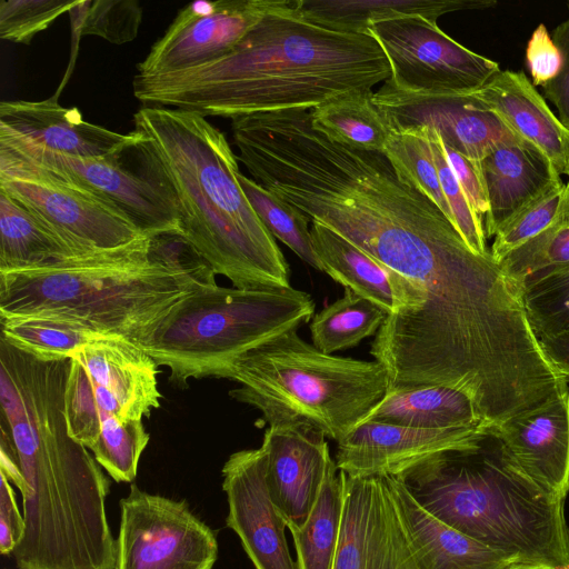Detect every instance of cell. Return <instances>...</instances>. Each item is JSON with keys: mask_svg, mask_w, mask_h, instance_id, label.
Returning a JSON list of instances; mask_svg holds the SVG:
<instances>
[{"mask_svg": "<svg viewBox=\"0 0 569 569\" xmlns=\"http://www.w3.org/2000/svg\"><path fill=\"white\" fill-rule=\"evenodd\" d=\"M487 427L427 429L361 422L338 442L335 460L350 477H398L432 457L469 446Z\"/></svg>", "mask_w": 569, "mask_h": 569, "instance_id": "18", "label": "cell"}, {"mask_svg": "<svg viewBox=\"0 0 569 569\" xmlns=\"http://www.w3.org/2000/svg\"><path fill=\"white\" fill-rule=\"evenodd\" d=\"M137 151L173 192L181 236L236 288H290L289 266L238 181V158L204 116L144 106Z\"/></svg>", "mask_w": 569, "mask_h": 569, "instance_id": "3", "label": "cell"}, {"mask_svg": "<svg viewBox=\"0 0 569 569\" xmlns=\"http://www.w3.org/2000/svg\"><path fill=\"white\" fill-rule=\"evenodd\" d=\"M216 273L180 233L142 236L57 267L0 272V317L42 316L137 343Z\"/></svg>", "mask_w": 569, "mask_h": 569, "instance_id": "4", "label": "cell"}, {"mask_svg": "<svg viewBox=\"0 0 569 569\" xmlns=\"http://www.w3.org/2000/svg\"><path fill=\"white\" fill-rule=\"evenodd\" d=\"M77 1L57 0H1L0 38L14 43L29 44L58 17Z\"/></svg>", "mask_w": 569, "mask_h": 569, "instance_id": "40", "label": "cell"}, {"mask_svg": "<svg viewBox=\"0 0 569 569\" xmlns=\"http://www.w3.org/2000/svg\"><path fill=\"white\" fill-rule=\"evenodd\" d=\"M470 94L540 151L560 176H569V129L522 71L501 70Z\"/></svg>", "mask_w": 569, "mask_h": 569, "instance_id": "22", "label": "cell"}, {"mask_svg": "<svg viewBox=\"0 0 569 569\" xmlns=\"http://www.w3.org/2000/svg\"><path fill=\"white\" fill-rule=\"evenodd\" d=\"M516 283L569 266V223L555 226L508 253L498 262Z\"/></svg>", "mask_w": 569, "mask_h": 569, "instance_id": "38", "label": "cell"}, {"mask_svg": "<svg viewBox=\"0 0 569 569\" xmlns=\"http://www.w3.org/2000/svg\"><path fill=\"white\" fill-rule=\"evenodd\" d=\"M119 506L114 569H213L217 535L186 500L132 483Z\"/></svg>", "mask_w": 569, "mask_h": 569, "instance_id": "10", "label": "cell"}, {"mask_svg": "<svg viewBox=\"0 0 569 569\" xmlns=\"http://www.w3.org/2000/svg\"><path fill=\"white\" fill-rule=\"evenodd\" d=\"M508 569H558V568H551V567L538 566V565H528V563H515Z\"/></svg>", "mask_w": 569, "mask_h": 569, "instance_id": "46", "label": "cell"}, {"mask_svg": "<svg viewBox=\"0 0 569 569\" xmlns=\"http://www.w3.org/2000/svg\"><path fill=\"white\" fill-rule=\"evenodd\" d=\"M311 126L329 140L355 149L385 153L393 132L373 91H351L310 109Z\"/></svg>", "mask_w": 569, "mask_h": 569, "instance_id": "28", "label": "cell"}, {"mask_svg": "<svg viewBox=\"0 0 569 569\" xmlns=\"http://www.w3.org/2000/svg\"><path fill=\"white\" fill-rule=\"evenodd\" d=\"M488 211L486 237L497 231L526 206L562 179L535 147L511 134L499 141L480 161Z\"/></svg>", "mask_w": 569, "mask_h": 569, "instance_id": "23", "label": "cell"}, {"mask_svg": "<svg viewBox=\"0 0 569 569\" xmlns=\"http://www.w3.org/2000/svg\"><path fill=\"white\" fill-rule=\"evenodd\" d=\"M315 300L290 288L204 286L180 301L136 345L170 370V381L223 378L243 353L315 316Z\"/></svg>", "mask_w": 569, "mask_h": 569, "instance_id": "7", "label": "cell"}, {"mask_svg": "<svg viewBox=\"0 0 569 569\" xmlns=\"http://www.w3.org/2000/svg\"><path fill=\"white\" fill-rule=\"evenodd\" d=\"M368 421L427 429H482L491 425L467 393L443 386L388 388L361 422Z\"/></svg>", "mask_w": 569, "mask_h": 569, "instance_id": "27", "label": "cell"}, {"mask_svg": "<svg viewBox=\"0 0 569 569\" xmlns=\"http://www.w3.org/2000/svg\"><path fill=\"white\" fill-rule=\"evenodd\" d=\"M539 346L555 369L569 380V331L545 337L538 340Z\"/></svg>", "mask_w": 569, "mask_h": 569, "instance_id": "45", "label": "cell"}, {"mask_svg": "<svg viewBox=\"0 0 569 569\" xmlns=\"http://www.w3.org/2000/svg\"><path fill=\"white\" fill-rule=\"evenodd\" d=\"M150 440L142 420L106 419L89 448L96 461L117 482H132L140 457Z\"/></svg>", "mask_w": 569, "mask_h": 569, "instance_id": "36", "label": "cell"}, {"mask_svg": "<svg viewBox=\"0 0 569 569\" xmlns=\"http://www.w3.org/2000/svg\"><path fill=\"white\" fill-rule=\"evenodd\" d=\"M310 232L323 272L388 313L381 328L420 309L423 293L415 282L320 222L311 221Z\"/></svg>", "mask_w": 569, "mask_h": 569, "instance_id": "20", "label": "cell"}, {"mask_svg": "<svg viewBox=\"0 0 569 569\" xmlns=\"http://www.w3.org/2000/svg\"><path fill=\"white\" fill-rule=\"evenodd\" d=\"M221 473L228 502L226 525L239 537L254 568L297 569L284 535L287 523L268 491L262 448L233 452Z\"/></svg>", "mask_w": 569, "mask_h": 569, "instance_id": "16", "label": "cell"}, {"mask_svg": "<svg viewBox=\"0 0 569 569\" xmlns=\"http://www.w3.org/2000/svg\"><path fill=\"white\" fill-rule=\"evenodd\" d=\"M563 223H569V182L549 189L502 226L495 234L490 253L499 262L527 241Z\"/></svg>", "mask_w": 569, "mask_h": 569, "instance_id": "35", "label": "cell"}, {"mask_svg": "<svg viewBox=\"0 0 569 569\" xmlns=\"http://www.w3.org/2000/svg\"><path fill=\"white\" fill-rule=\"evenodd\" d=\"M0 552L10 555L24 532V518L20 513L10 481L0 472Z\"/></svg>", "mask_w": 569, "mask_h": 569, "instance_id": "44", "label": "cell"}, {"mask_svg": "<svg viewBox=\"0 0 569 569\" xmlns=\"http://www.w3.org/2000/svg\"><path fill=\"white\" fill-rule=\"evenodd\" d=\"M0 147L66 178L120 208L147 236L180 233L173 192L140 158L139 169L124 166L122 156L83 158L52 152L0 134ZM133 147V146H132Z\"/></svg>", "mask_w": 569, "mask_h": 569, "instance_id": "12", "label": "cell"}, {"mask_svg": "<svg viewBox=\"0 0 569 569\" xmlns=\"http://www.w3.org/2000/svg\"><path fill=\"white\" fill-rule=\"evenodd\" d=\"M1 318V337L12 346L44 360L69 358L78 347L103 337L73 322L42 316Z\"/></svg>", "mask_w": 569, "mask_h": 569, "instance_id": "31", "label": "cell"}, {"mask_svg": "<svg viewBox=\"0 0 569 569\" xmlns=\"http://www.w3.org/2000/svg\"><path fill=\"white\" fill-rule=\"evenodd\" d=\"M341 473L343 511L332 569H422L387 477Z\"/></svg>", "mask_w": 569, "mask_h": 569, "instance_id": "14", "label": "cell"}, {"mask_svg": "<svg viewBox=\"0 0 569 569\" xmlns=\"http://www.w3.org/2000/svg\"><path fill=\"white\" fill-rule=\"evenodd\" d=\"M343 511V479L333 460L305 525L289 528L297 569H332Z\"/></svg>", "mask_w": 569, "mask_h": 569, "instance_id": "29", "label": "cell"}, {"mask_svg": "<svg viewBox=\"0 0 569 569\" xmlns=\"http://www.w3.org/2000/svg\"><path fill=\"white\" fill-rule=\"evenodd\" d=\"M69 358L66 421L70 436L84 447L93 445L106 419L143 420L159 408L158 366L136 343L99 337Z\"/></svg>", "mask_w": 569, "mask_h": 569, "instance_id": "8", "label": "cell"}, {"mask_svg": "<svg viewBox=\"0 0 569 569\" xmlns=\"http://www.w3.org/2000/svg\"><path fill=\"white\" fill-rule=\"evenodd\" d=\"M387 317L378 305L345 288L341 298L312 317V345L328 355L352 348L376 335Z\"/></svg>", "mask_w": 569, "mask_h": 569, "instance_id": "30", "label": "cell"}, {"mask_svg": "<svg viewBox=\"0 0 569 569\" xmlns=\"http://www.w3.org/2000/svg\"><path fill=\"white\" fill-rule=\"evenodd\" d=\"M373 102L382 110L393 131L427 126L435 129L447 146L477 162L499 141L512 134L470 93H412L385 83L373 92Z\"/></svg>", "mask_w": 569, "mask_h": 569, "instance_id": "17", "label": "cell"}, {"mask_svg": "<svg viewBox=\"0 0 569 569\" xmlns=\"http://www.w3.org/2000/svg\"><path fill=\"white\" fill-rule=\"evenodd\" d=\"M391 69L385 83L412 93L468 94L500 72L498 62L445 33L437 21L403 18L372 23Z\"/></svg>", "mask_w": 569, "mask_h": 569, "instance_id": "11", "label": "cell"}, {"mask_svg": "<svg viewBox=\"0 0 569 569\" xmlns=\"http://www.w3.org/2000/svg\"><path fill=\"white\" fill-rule=\"evenodd\" d=\"M496 430L511 459L545 491L569 492V390L546 406L515 416Z\"/></svg>", "mask_w": 569, "mask_h": 569, "instance_id": "21", "label": "cell"}, {"mask_svg": "<svg viewBox=\"0 0 569 569\" xmlns=\"http://www.w3.org/2000/svg\"><path fill=\"white\" fill-rule=\"evenodd\" d=\"M241 385L229 392L270 425L305 420L339 442L385 397L389 376L378 361L328 355L293 329L240 356L224 377Z\"/></svg>", "mask_w": 569, "mask_h": 569, "instance_id": "6", "label": "cell"}, {"mask_svg": "<svg viewBox=\"0 0 569 569\" xmlns=\"http://www.w3.org/2000/svg\"><path fill=\"white\" fill-rule=\"evenodd\" d=\"M261 448L271 501L288 528L302 527L335 460L326 435L305 420L276 421L264 431Z\"/></svg>", "mask_w": 569, "mask_h": 569, "instance_id": "15", "label": "cell"}, {"mask_svg": "<svg viewBox=\"0 0 569 569\" xmlns=\"http://www.w3.org/2000/svg\"><path fill=\"white\" fill-rule=\"evenodd\" d=\"M558 569H569V566L560 567Z\"/></svg>", "mask_w": 569, "mask_h": 569, "instance_id": "47", "label": "cell"}, {"mask_svg": "<svg viewBox=\"0 0 569 569\" xmlns=\"http://www.w3.org/2000/svg\"><path fill=\"white\" fill-rule=\"evenodd\" d=\"M237 177L247 199L273 238L279 239L306 263L323 271L312 244L309 228L311 219L241 171Z\"/></svg>", "mask_w": 569, "mask_h": 569, "instance_id": "33", "label": "cell"}, {"mask_svg": "<svg viewBox=\"0 0 569 569\" xmlns=\"http://www.w3.org/2000/svg\"><path fill=\"white\" fill-rule=\"evenodd\" d=\"M431 515L515 563L569 566L565 499L516 465L496 426L398 476Z\"/></svg>", "mask_w": 569, "mask_h": 569, "instance_id": "5", "label": "cell"}, {"mask_svg": "<svg viewBox=\"0 0 569 569\" xmlns=\"http://www.w3.org/2000/svg\"><path fill=\"white\" fill-rule=\"evenodd\" d=\"M442 139V138H441ZM442 147L459 184L466 193L471 207L482 218L488 211V201L480 170V162L468 159L442 140Z\"/></svg>", "mask_w": 569, "mask_h": 569, "instance_id": "43", "label": "cell"}, {"mask_svg": "<svg viewBox=\"0 0 569 569\" xmlns=\"http://www.w3.org/2000/svg\"><path fill=\"white\" fill-rule=\"evenodd\" d=\"M567 8L569 12V1ZM551 38L562 56V66L558 76L542 89L556 107L560 121L569 129V16L552 30Z\"/></svg>", "mask_w": 569, "mask_h": 569, "instance_id": "42", "label": "cell"}, {"mask_svg": "<svg viewBox=\"0 0 569 569\" xmlns=\"http://www.w3.org/2000/svg\"><path fill=\"white\" fill-rule=\"evenodd\" d=\"M64 361L24 359L1 371V467L20 491L17 569H114L110 481L69 433Z\"/></svg>", "mask_w": 569, "mask_h": 569, "instance_id": "1", "label": "cell"}, {"mask_svg": "<svg viewBox=\"0 0 569 569\" xmlns=\"http://www.w3.org/2000/svg\"><path fill=\"white\" fill-rule=\"evenodd\" d=\"M279 1L217 0L187 4L137 64L136 74L174 73L226 57Z\"/></svg>", "mask_w": 569, "mask_h": 569, "instance_id": "13", "label": "cell"}, {"mask_svg": "<svg viewBox=\"0 0 569 569\" xmlns=\"http://www.w3.org/2000/svg\"><path fill=\"white\" fill-rule=\"evenodd\" d=\"M518 289L537 340L569 331V266L532 276Z\"/></svg>", "mask_w": 569, "mask_h": 569, "instance_id": "34", "label": "cell"}, {"mask_svg": "<svg viewBox=\"0 0 569 569\" xmlns=\"http://www.w3.org/2000/svg\"><path fill=\"white\" fill-rule=\"evenodd\" d=\"M0 190L90 251L144 236L114 203L0 147Z\"/></svg>", "mask_w": 569, "mask_h": 569, "instance_id": "9", "label": "cell"}, {"mask_svg": "<svg viewBox=\"0 0 569 569\" xmlns=\"http://www.w3.org/2000/svg\"><path fill=\"white\" fill-rule=\"evenodd\" d=\"M389 61L371 34L346 33L300 18L280 0L226 57L153 77L134 74L144 106L236 118L310 110L341 94L389 79Z\"/></svg>", "mask_w": 569, "mask_h": 569, "instance_id": "2", "label": "cell"}, {"mask_svg": "<svg viewBox=\"0 0 569 569\" xmlns=\"http://www.w3.org/2000/svg\"><path fill=\"white\" fill-rule=\"evenodd\" d=\"M68 13L74 38L97 36L113 44L136 39L142 22L134 0H78Z\"/></svg>", "mask_w": 569, "mask_h": 569, "instance_id": "37", "label": "cell"}, {"mask_svg": "<svg viewBox=\"0 0 569 569\" xmlns=\"http://www.w3.org/2000/svg\"><path fill=\"white\" fill-rule=\"evenodd\" d=\"M96 252L0 190V272L52 268Z\"/></svg>", "mask_w": 569, "mask_h": 569, "instance_id": "25", "label": "cell"}, {"mask_svg": "<svg viewBox=\"0 0 569 569\" xmlns=\"http://www.w3.org/2000/svg\"><path fill=\"white\" fill-rule=\"evenodd\" d=\"M427 127V126H426ZM429 139L440 184L452 214V224L465 243L478 254L490 252L486 246L483 219L471 207L446 158L442 139L429 128Z\"/></svg>", "mask_w": 569, "mask_h": 569, "instance_id": "39", "label": "cell"}, {"mask_svg": "<svg viewBox=\"0 0 569 569\" xmlns=\"http://www.w3.org/2000/svg\"><path fill=\"white\" fill-rule=\"evenodd\" d=\"M0 134L83 158L120 156L139 139L134 131L119 133L86 121L77 108L59 104L57 97L40 101H1Z\"/></svg>", "mask_w": 569, "mask_h": 569, "instance_id": "19", "label": "cell"}, {"mask_svg": "<svg viewBox=\"0 0 569 569\" xmlns=\"http://www.w3.org/2000/svg\"><path fill=\"white\" fill-rule=\"evenodd\" d=\"M295 12L306 21L335 31L370 34L376 22L403 18L437 21L446 13L483 10L493 0H292Z\"/></svg>", "mask_w": 569, "mask_h": 569, "instance_id": "26", "label": "cell"}, {"mask_svg": "<svg viewBox=\"0 0 569 569\" xmlns=\"http://www.w3.org/2000/svg\"><path fill=\"white\" fill-rule=\"evenodd\" d=\"M526 64L535 87L546 86L561 69L562 56L543 23L535 29L527 43Z\"/></svg>", "mask_w": 569, "mask_h": 569, "instance_id": "41", "label": "cell"}, {"mask_svg": "<svg viewBox=\"0 0 569 569\" xmlns=\"http://www.w3.org/2000/svg\"><path fill=\"white\" fill-rule=\"evenodd\" d=\"M385 477L422 569H508L515 565L431 515L399 478Z\"/></svg>", "mask_w": 569, "mask_h": 569, "instance_id": "24", "label": "cell"}, {"mask_svg": "<svg viewBox=\"0 0 569 569\" xmlns=\"http://www.w3.org/2000/svg\"><path fill=\"white\" fill-rule=\"evenodd\" d=\"M385 154L400 179L428 197L452 224V214L433 160L428 127L395 130L387 142Z\"/></svg>", "mask_w": 569, "mask_h": 569, "instance_id": "32", "label": "cell"}]
</instances>
